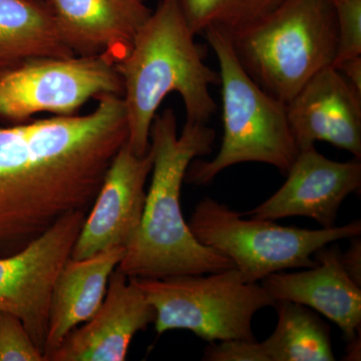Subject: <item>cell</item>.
I'll return each instance as SVG.
<instances>
[{"mask_svg": "<svg viewBox=\"0 0 361 361\" xmlns=\"http://www.w3.org/2000/svg\"><path fill=\"white\" fill-rule=\"evenodd\" d=\"M205 361H268L262 342L246 339L209 342L204 349Z\"/></svg>", "mask_w": 361, "mask_h": 361, "instance_id": "7402d4cb", "label": "cell"}, {"mask_svg": "<svg viewBox=\"0 0 361 361\" xmlns=\"http://www.w3.org/2000/svg\"><path fill=\"white\" fill-rule=\"evenodd\" d=\"M351 245L341 254V264L349 277L361 286V242L360 237L351 239Z\"/></svg>", "mask_w": 361, "mask_h": 361, "instance_id": "603a6c76", "label": "cell"}, {"mask_svg": "<svg viewBox=\"0 0 361 361\" xmlns=\"http://www.w3.org/2000/svg\"><path fill=\"white\" fill-rule=\"evenodd\" d=\"M178 0H160L135 37L127 58L116 68L123 80L128 144L135 155L149 149V130L161 102L177 92L186 122L207 123L217 111L210 94L219 73L204 61Z\"/></svg>", "mask_w": 361, "mask_h": 361, "instance_id": "3957f363", "label": "cell"}, {"mask_svg": "<svg viewBox=\"0 0 361 361\" xmlns=\"http://www.w3.org/2000/svg\"><path fill=\"white\" fill-rule=\"evenodd\" d=\"M299 151L326 142L361 158V94L330 66L311 78L286 104Z\"/></svg>", "mask_w": 361, "mask_h": 361, "instance_id": "7c38bea8", "label": "cell"}, {"mask_svg": "<svg viewBox=\"0 0 361 361\" xmlns=\"http://www.w3.org/2000/svg\"><path fill=\"white\" fill-rule=\"evenodd\" d=\"M276 327L262 342L268 361H332L330 329L310 307L275 301Z\"/></svg>", "mask_w": 361, "mask_h": 361, "instance_id": "ac0fdd59", "label": "cell"}, {"mask_svg": "<svg viewBox=\"0 0 361 361\" xmlns=\"http://www.w3.org/2000/svg\"><path fill=\"white\" fill-rule=\"evenodd\" d=\"M188 225L201 244L229 258L248 283H258L273 273L313 267V255L320 248L361 234L360 220L316 230L246 220L209 197L197 204Z\"/></svg>", "mask_w": 361, "mask_h": 361, "instance_id": "8992f818", "label": "cell"}, {"mask_svg": "<svg viewBox=\"0 0 361 361\" xmlns=\"http://www.w3.org/2000/svg\"><path fill=\"white\" fill-rule=\"evenodd\" d=\"M155 318V310L133 278L116 269L96 314L75 327L47 361L126 360L135 334Z\"/></svg>", "mask_w": 361, "mask_h": 361, "instance_id": "4fadbf2b", "label": "cell"}, {"mask_svg": "<svg viewBox=\"0 0 361 361\" xmlns=\"http://www.w3.org/2000/svg\"><path fill=\"white\" fill-rule=\"evenodd\" d=\"M336 68L341 71L349 84L361 94V56L348 59L336 66Z\"/></svg>", "mask_w": 361, "mask_h": 361, "instance_id": "cb8c5ba5", "label": "cell"}, {"mask_svg": "<svg viewBox=\"0 0 361 361\" xmlns=\"http://www.w3.org/2000/svg\"><path fill=\"white\" fill-rule=\"evenodd\" d=\"M216 133L186 122L178 134L172 108L157 113L149 130L152 179L141 225L116 267L129 278H166L231 269V260L198 241L183 216L180 190L190 164L212 152Z\"/></svg>", "mask_w": 361, "mask_h": 361, "instance_id": "7a4b0ae2", "label": "cell"}, {"mask_svg": "<svg viewBox=\"0 0 361 361\" xmlns=\"http://www.w3.org/2000/svg\"><path fill=\"white\" fill-rule=\"evenodd\" d=\"M336 14L337 52L334 65L361 56V0H331Z\"/></svg>", "mask_w": 361, "mask_h": 361, "instance_id": "ffe728a7", "label": "cell"}, {"mask_svg": "<svg viewBox=\"0 0 361 361\" xmlns=\"http://www.w3.org/2000/svg\"><path fill=\"white\" fill-rule=\"evenodd\" d=\"M204 35L219 63L224 137L215 158L192 161L185 180L207 185L225 169L249 161L267 164L286 175L299 152L286 104L252 80L235 54L231 37L215 30Z\"/></svg>", "mask_w": 361, "mask_h": 361, "instance_id": "277c9868", "label": "cell"}, {"mask_svg": "<svg viewBox=\"0 0 361 361\" xmlns=\"http://www.w3.org/2000/svg\"><path fill=\"white\" fill-rule=\"evenodd\" d=\"M123 97L115 63L104 56L39 58L0 71V122H28L33 115H78L90 99Z\"/></svg>", "mask_w": 361, "mask_h": 361, "instance_id": "ba28073f", "label": "cell"}, {"mask_svg": "<svg viewBox=\"0 0 361 361\" xmlns=\"http://www.w3.org/2000/svg\"><path fill=\"white\" fill-rule=\"evenodd\" d=\"M125 252L126 248L116 247L82 260L66 261L52 288L45 361L75 327L96 314L108 290L111 273Z\"/></svg>", "mask_w": 361, "mask_h": 361, "instance_id": "2e32d148", "label": "cell"}, {"mask_svg": "<svg viewBox=\"0 0 361 361\" xmlns=\"http://www.w3.org/2000/svg\"><path fill=\"white\" fill-rule=\"evenodd\" d=\"M87 212L71 213L20 253L0 258V310L18 316L44 353L52 288Z\"/></svg>", "mask_w": 361, "mask_h": 361, "instance_id": "9c48e42d", "label": "cell"}, {"mask_svg": "<svg viewBox=\"0 0 361 361\" xmlns=\"http://www.w3.org/2000/svg\"><path fill=\"white\" fill-rule=\"evenodd\" d=\"M75 56H104L118 65L152 13L148 0H44Z\"/></svg>", "mask_w": 361, "mask_h": 361, "instance_id": "5bb4252c", "label": "cell"}, {"mask_svg": "<svg viewBox=\"0 0 361 361\" xmlns=\"http://www.w3.org/2000/svg\"><path fill=\"white\" fill-rule=\"evenodd\" d=\"M286 175L279 190L242 215L270 221L302 216L332 228L344 200L360 191V161L329 160L315 146L300 149Z\"/></svg>", "mask_w": 361, "mask_h": 361, "instance_id": "8fae6325", "label": "cell"}, {"mask_svg": "<svg viewBox=\"0 0 361 361\" xmlns=\"http://www.w3.org/2000/svg\"><path fill=\"white\" fill-rule=\"evenodd\" d=\"M87 115L0 128V258L71 213H89L106 171L128 141L123 97H97Z\"/></svg>", "mask_w": 361, "mask_h": 361, "instance_id": "6da1fadb", "label": "cell"}, {"mask_svg": "<svg viewBox=\"0 0 361 361\" xmlns=\"http://www.w3.org/2000/svg\"><path fill=\"white\" fill-rule=\"evenodd\" d=\"M156 312L155 329H186L208 342L256 341L254 315L274 299L259 283H248L236 268L166 278H133Z\"/></svg>", "mask_w": 361, "mask_h": 361, "instance_id": "52a82bcc", "label": "cell"}, {"mask_svg": "<svg viewBox=\"0 0 361 361\" xmlns=\"http://www.w3.org/2000/svg\"><path fill=\"white\" fill-rule=\"evenodd\" d=\"M153 169L151 151L135 155L128 142L118 149L84 221L71 258L82 260L135 238L146 203V185Z\"/></svg>", "mask_w": 361, "mask_h": 361, "instance_id": "30bf717a", "label": "cell"}, {"mask_svg": "<svg viewBox=\"0 0 361 361\" xmlns=\"http://www.w3.org/2000/svg\"><path fill=\"white\" fill-rule=\"evenodd\" d=\"M231 39L252 80L287 104L316 73L334 65L338 37L331 0H284Z\"/></svg>", "mask_w": 361, "mask_h": 361, "instance_id": "5b68a950", "label": "cell"}, {"mask_svg": "<svg viewBox=\"0 0 361 361\" xmlns=\"http://www.w3.org/2000/svg\"><path fill=\"white\" fill-rule=\"evenodd\" d=\"M0 361H45L23 322L0 310Z\"/></svg>", "mask_w": 361, "mask_h": 361, "instance_id": "44dd1931", "label": "cell"}, {"mask_svg": "<svg viewBox=\"0 0 361 361\" xmlns=\"http://www.w3.org/2000/svg\"><path fill=\"white\" fill-rule=\"evenodd\" d=\"M195 35L210 30L234 37L264 20L284 0H178Z\"/></svg>", "mask_w": 361, "mask_h": 361, "instance_id": "d6986e66", "label": "cell"}, {"mask_svg": "<svg viewBox=\"0 0 361 361\" xmlns=\"http://www.w3.org/2000/svg\"><path fill=\"white\" fill-rule=\"evenodd\" d=\"M73 56L44 0H0V71L30 59Z\"/></svg>", "mask_w": 361, "mask_h": 361, "instance_id": "e0dca14e", "label": "cell"}, {"mask_svg": "<svg viewBox=\"0 0 361 361\" xmlns=\"http://www.w3.org/2000/svg\"><path fill=\"white\" fill-rule=\"evenodd\" d=\"M341 251L324 246L313 255L316 265L299 272L273 273L261 285L274 301L301 304L322 313L341 329L346 341L360 337L361 286L344 270Z\"/></svg>", "mask_w": 361, "mask_h": 361, "instance_id": "9a60e30c", "label": "cell"}]
</instances>
